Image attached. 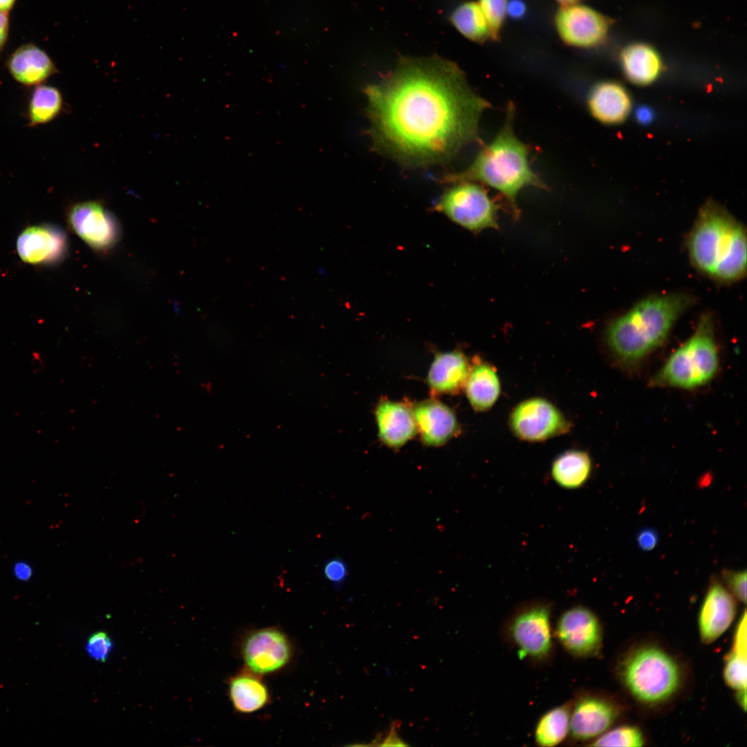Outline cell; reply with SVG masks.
<instances>
[{
  "label": "cell",
  "instance_id": "cell-23",
  "mask_svg": "<svg viewBox=\"0 0 747 747\" xmlns=\"http://www.w3.org/2000/svg\"><path fill=\"white\" fill-rule=\"evenodd\" d=\"M465 387L471 406L479 412L490 409L501 390L496 369L484 362H476L471 367Z\"/></svg>",
  "mask_w": 747,
  "mask_h": 747
},
{
  "label": "cell",
  "instance_id": "cell-9",
  "mask_svg": "<svg viewBox=\"0 0 747 747\" xmlns=\"http://www.w3.org/2000/svg\"><path fill=\"white\" fill-rule=\"evenodd\" d=\"M571 741H591L612 727L622 713L613 697L600 692L580 690L571 699Z\"/></svg>",
  "mask_w": 747,
  "mask_h": 747
},
{
  "label": "cell",
  "instance_id": "cell-36",
  "mask_svg": "<svg viewBox=\"0 0 747 747\" xmlns=\"http://www.w3.org/2000/svg\"><path fill=\"white\" fill-rule=\"evenodd\" d=\"M636 541L640 549L649 551L656 546L658 542V534L651 528L643 529L638 533Z\"/></svg>",
  "mask_w": 747,
  "mask_h": 747
},
{
  "label": "cell",
  "instance_id": "cell-30",
  "mask_svg": "<svg viewBox=\"0 0 747 747\" xmlns=\"http://www.w3.org/2000/svg\"><path fill=\"white\" fill-rule=\"evenodd\" d=\"M723 678L726 683L737 691L746 690V655L731 650L725 659Z\"/></svg>",
  "mask_w": 747,
  "mask_h": 747
},
{
  "label": "cell",
  "instance_id": "cell-24",
  "mask_svg": "<svg viewBox=\"0 0 747 747\" xmlns=\"http://www.w3.org/2000/svg\"><path fill=\"white\" fill-rule=\"evenodd\" d=\"M229 696L234 708L241 713H252L264 708L269 701V692L260 678L252 672H242L229 683Z\"/></svg>",
  "mask_w": 747,
  "mask_h": 747
},
{
  "label": "cell",
  "instance_id": "cell-12",
  "mask_svg": "<svg viewBox=\"0 0 747 747\" xmlns=\"http://www.w3.org/2000/svg\"><path fill=\"white\" fill-rule=\"evenodd\" d=\"M554 25L564 44L575 48H589L603 43L611 22L607 17L593 8L576 3L560 6L554 16Z\"/></svg>",
  "mask_w": 747,
  "mask_h": 747
},
{
  "label": "cell",
  "instance_id": "cell-28",
  "mask_svg": "<svg viewBox=\"0 0 747 747\" xmlns=\"http://www.w3.org/2000/svg\"><path fill=\"white\" fill-rule=\"evenodd\" d=\"M63 100L59 91L52 86L39 84L33 90L28 107L29 126L45 124L57 117Z\"/></svg>",
  "mask_w": 747,
  "mask_h": 747
},
{
  "label": "cell",
  "instance_id": "cell-18",
  "mask_svg": "<svg viewBox=\"0 0 747 747\" xmlns=\"http://www.w3.org/2000/svg\"><path fill=\"white\" fill-rule=\"evenodd\" d=\"M587 105L589 111L599 122L616 124L623 122L631 109V99L627 89L620 84L603 81L591 89Z\"/></svg>",
  "mask_w": 747,
  "mask_h": 747
},
{
  "label": "cell",
  "instance_id": "cell-15",
  "mask_svg": "<svg viewBox=\"0 0 747 747\" xmlns=\"http://www.w3.org/2000/svg\"><path fill=\"white\" fill-rule=\"evenodd\" d=\"M735 598L718 582H712L698 617L699 636L704 643L717 640L730 626L737 612Z\"/></svg>",
  "mask_w": 747,
  "mask_h": 747
},
{
  "label": "cell",
  "instance_id": "cell-40",
  "mask_svg": "<svg viewBox=\"0 0 747 747\" xmlns=\"http://www.w3.org/2000/svg\"><path fill=\"white\" fill-rule=\"evenodd\" d=\"M636 118L638 122L642 124H648L652 121L654 113L649 107L641 106L636 111Z\"/></svg>",
  "mask_w": 747,
  "mask_h": 747
},
{
  "label": "cell",
  "instance_id": "cell-6",
  "mask_svg": "<svg viewBox=\"0 0 747 747\" xmlns=\"http://www.w3.org/2000/svg\"><path fill=\"white\" fill-rule=\"evenodd\" d=\"M719 365L714 321L709 313L703 314L692 335L668 357L651 378L649 385L696 389L714 378Z\"/></svg>",
  "mask_w": 747,
  "mask_h": 747
},
{
  "label": "cell",
  "instance_id": "cell-17",
  "mask_svg": "<svg viewBox=\"0 0 747 747\" xmlns=\"http://www.w3.org/2000/svg\"><path fill=\"white\" fill-rule=\"evenodd\" d=\"M413 413L417 430L426 445H441L458 432L454 413L438 400L422 401L415 406Z\"/></svg>",
  "mask_w": 747,
  "mask_h": 747
},
{
  "label": "cell",
  "instance_id": "cell-7",
  "mask_svg": "<svg viewBox=\"0 0 747 747\" xmlns=\"http://www.w3.org/2000/svg\"><path fill=\"white\" fill-rule=\"evenodd\" d=\"M552 611L549 600H530L517 606L505 619L501 636L521 661L535 665L551 661L555 650Z\"/></svg>",
  "mask_w": 747,
  "mask_h": 747
},
{
  "label": "cell",
  "instance_id": "cell-16",
  "mask_svg": "<svg viewBox=\"0 0 747 747\" xmlns=\"http://www.w3.org/2000/svg\"><path fill=\"white\" fill-rule=\"evenodd\" d=\"M66 247L64 233L59 228L50 225L27 228L17 241V250L20 258L33 264L59 259L64 255Z\"/></svg>",
  "mask_w": 747,
  "mask_h": 747
},
{
  "label": "cell",
  "instance_id": "cell-42",
  "mask_svg": "<svg viewBox=\"0 0 747 747\" xmlns=\"http://www.w3.org/2000/svg\"><path fill=\"white\" fill-rule=\"evenodd\" d=\"M16 573L18 577L24 579L29 576L30 570L26 564H19L16 568Z\"/></svg>",
  "mask_w": 747,
  "mask_h": 747
},
{
  "label": "cell",
  "instance_id": "cell-19",
  "mask_svg": "<svg viewBox=\"0 0 747 747\" xmlns=\"http://www.w3.org/2000/svg\"><path fill=\"white\" fill-rule=\"evenodd\" d=\"M11 76L25 86L39 85L57 72L48 53L34 44H26L13 51L6 60Z\"/></svg>",
  "mask_w": 747,
  "mask_h": 747
},
{
  "label": "cell",
  "instance_id": "cell-2",
  "mask_svg": "<svg viewBox=\"0 0 747 747\" xmlns=\"http://www.w3.org/2000/svg\"><path fill=\"white\" fill-rule=\"evenodd\" d=\"M693 301L685 293L652 295L614 319L606 329L605 342L615 361L625 368L641 362L664 343Z\"/></svg>",
  "mask_w": 747,
  "mask_h": 747
},
{
  "label": "cell",
  "instance_id": "cell-3",
  "mask_svg": "<svg viewBox=\"0 0 747 747\" xmlns=\"http://www.w3.org/2000/svg\"><path fill=\"white\" fill-rule=\"evenodd\" d=\"M515 105H507L504 123L494 139L478 153L470 165L461 172L439 176L443 183L464 181L481 183L502 194L515 216H518L517 197L524 187L547 186L531 169L527 146L516 136L513 122Z\"/></svg>",
  "mask_w": 747,
  "mask_h": 747
},
{
  "label": "cell",
  "instance_id": "cell-25",
  "mask_svg": "<svg viewBox=\"0 0 747 747\" xmlns=\"http://www.w3.org/2000/svg\"><path fill=\"white\" fill-rule=\"evenodd\" d=\"M592 462L584 451L570 450L553 461L551 473L553 481L565 489L573 490L583 486L591 476Z\"/></svg>",
  "mask_w": 747,
  "mask_h": 747
},
{
  "label": "cell",
  "instance_id": "cell-26",
  "mask_svg": "<svg viewBox=\"0 0 747 747\" xmlns=\"http://www.w3.org/2000/svg\"><path fill=\"white\" fill-rule=\"evenodd\" d=\"M571 707L570 700L541 715L534 730V739L537 746H556L569 737Z\"/></svg>",
  "mask_w": 747,
  "mask_h": 747
},
{
  "label": "cell",
  "instance_id": "cell-27",
  "mask_svg": "<svg viewBox=\"0 0 747 747\" xmlns=\"http://www.w3.org/2000/svg\"><path fill=\"white\" fill-rule=\"evenodd\" d=\"M453 26L465 38L482 44L490 39L487 21L476 1H465L458 6L450 15Z\"/></svg>",
  "mask_w": 747,
  "mask_h": 747
},
{
  "label": "cell",
  "instance_id": "cell-20",
  "mask_svg": "<svg viewBox=\"0 0 747 747\" xmlns=\"http://www.w3.org/2000/svg\"><path fill=\"white\" fill-rule=\"evenodd\" d=\"M376 415L380 439L390 448L401 447L417 431L414 413L403 403L381 401Z\"/></svg>",
  "mask_w": 747,
  "mask_h": 747
},
{
  "label": "cell",
  "instance_id": "cell-43",
  "mask_svg": "<svg viewBox=\"0 0 747 747\" xmlns=\"http://www.w3.org/2000/svg\"><path fill=\"white\" fill-rule=\"evenodd\" d=\"M737 699L744 710L746 708V690L737 692Z\"/></svg>",
  "mask_w": 747,
  "mask_h": 747
},
{
  "label": "cell",
  "instance_id": "cell-41",
  "mask_svg": "<svg viewBox=\"0 0 747 747\" xmlns=\"http://www.w3.org/2000/svg\"><path fill=\"white\" fill-rule=\"evenodd\" d=\"M17 0H0V12L8 13L12 10Z\"/></svg>",
  "mask_w": 747,
  "mask_h": 747
},
{
  "label": "cell",
  "instance_id": "cell-39",
  "mask_svg": "<svg viewBox=\"0 0 747 747\" xmlns=\"http://www.w3.org/2000/svg\"><path fill=\"white\" fill-rule=\"evenodd\" d=\"M398 725L394 724L391 726L390 731L387 735L386 737L382 740V743L380 746H406L407 744L398 737V730L396 729Z\"/></svg>",
  "mask_w": 747,
  "mask_h": 747
},
{
  "label": "cell",
  "instance_id": "cell-35",
  "mask_svg": "<svg viewBox=\"0 0 747 747\" xmlns=\"http://www.w3.org/2000/svg\"><path fill=\"white\" fill-rule=\"evenodd\" d=\"M732 650L741 654L746 655L747 639L746 611H744V614L738 622L736 627Z\"/></svg>",
  "mask_w": 747,
  "mask_h": 747
},
{
  "label": "cell",
  "instance_id": "cell-13",
  "mask_svg": "<svg viewBox=\"0 0 747 747\" xmlns=\"http://www.w3.org/2000/svg\"><path fill=\"white\" fill-rule=\"evenodd\" d=\"M291 643L285 633L275 627L250 632L241 645V655L248 670L257 674L277 672L292 657Z\"/></svg>",
  "mask_w": 747,
  "mask_h": 747
},
{
  "label": "cell",
  "instance_id": "cell-22",
  "mask_svg": "<svg viewBox=\"0 0 747 747\" xmlns=\"http://www.w3.org/2000/svg\"><path fill=\"white\" fill-rule=\"evenodd\" d=\"M620 63L625 77L640 86L654 82L663 68L658 53L644 43H634L626 46L620 54Z\"/></svg>",
  "mask_w": 747,
  "mask_h": 747
},
{
  "label": "cell",
  "instance_id": "cell-37",
  "mask_svg": "<svg viewBox=\"0 0 747 747\" xmlns=\"http://www.w3.org/2000/svg\"><path fill=\"white\" fill-rule=\"evenodd\" d=\"M527 11V6L524 0H508L506 6L507 15L513 19L523 18Z\"/></svg>",
  "mask_w": 747,
  "mask_h": 747
},
{
  "label": "cell",
  "instance_id": "cell-32",
  "mask_svg": "<svg viewBox=\"0 0 747 747\" xmlns=\"http://www.w3.org/2000/svg\"><path fill=\"white\" fill-rule=\"evenodd\" d=\"M112 647V643L109 636L104 631L93 634L88 640L86 650L93 659L105 661Z\"/></svg>",
  "mask_w": 747,
  "mask_h": 747
},
{
  "label": "cell",
  "instance_id": "cell-21",
  "mask_svg": "<svg viewBox=\"0 0 747 747\" xmlns=\"http://www.w3.org/2000/svg\"><path fill=\"white\" fill-rule=\"evenodd\" d=\"M470 368L468 360L460 351L438 353L429 370L428 385L436 393H457L465 387Z\"/></svg>",
  "mask_w": 747,
  "mask_h": 747
},
{
  "label": "cell",
  "instance_id": "cell-34",
  "mask_svg": "<svg viewBox=\"0 0 747 747\" xmlns=\"http://www.w3.org/2000/svg\"><path fill=\"white\" fill-rule=\"evenodd\" d=\"M324 573L328 580L336 584L342 583L348 574L345 563L338 558L331 559L325 564Z\"/></svg>",
  "mask_w": 747,
  "mask_h": 747
},
{
  "label": "cell",
  "instance_id": "cell-8",
  "mask_svg": "<svg viewBox=\"0 0 747 747\" xmlns=\"http://www.w3.org/2000/svg\"><path fill=\"white\" fill-rule=\"evenodd\" d=\"M436 208L471 231L498 228L499 205L486 189L475 182L454 183L441 196Z\"/></svg>",
  "mask_w": 747,
  "mask_h": 747
},
{
  "label": "cell",
  "instance_id": "cell-38",
  "mask_svg": "<svg viewBox=\"0 0 747 747\" xmlns=\"http://www.w3.org/2000/svg\"><path fill=\"white\" fill-rule=\"evenodd\" d=\"M9 27L8 14L0 12V53L6 45L9 35Z\"/></svg>",
  "mask_w": 747,
  "mask_h": 747
},
{
  "label": "cell",
  "instance_id": "cell-11",
  "mask_svg": "<svg viewBox=\"0 0 747 747\" xmlns=\"http://www.w3.org/2000/svg\"><path fill=\"white\" fill-rule=\"evenodd\" d=\"M511 431L521 440L538 442L564 434L571 424L551 402L531 398L517 405L510 413Z\"/></svg>",
  "mask_w": 747,
  "mask_h": 747
},
{
  "label": "cell",
  "instance_id": "cell-1",
  "mask_svg": "<svg viewBox=\"0 0 747 747\" xmlns=\"http://www.w3.org/2000/svg\"><path fill=\"white\" fill-rule=\"evenodd\" d=\"M364 93L373 149L405 168L445 165L465 147L482 144L479 122L491 104L454 62L400 57Z\"/></svg>",
  "mask_w": 747,
  "mask_h": 747
},
{
  "label": "cell",
  "instance_id": "cell-44",
  "mask_svg": "<svg viewBox=\"0 0 747 747\" xmlns=\"http://www.w3.org/2000/svg\"><path fill=\"white\" fill-rule=\"evenodd\" d=\"M560 6H569L573 4L579 3L582 0H555Z\"/></svg>",
  "mask_w": 747,
  "mask_h": 747
},
{
  "label": "cell",
  "instance_id": "cell-4",
  "mask_svg": "<svg viewBox=\"0 0 747 747\" xmlns=\"http://www.w3.org/2000/svg\"><path fill=\"white\" fill-rule=\"evenodd\" d=\"M745 227L722 205L709 200L699 210L687 238L692 264L714 282L730 284L746 273Z\"/></svg>",
  "mask_w": 747,
  "mask_h": 747
},
{
  "label": "cell",
  "instance_id": "cell-14",
  "mask_svg": "<svg viewBox=\"0 0 747 747\" xmlns=\"http://www.w3.org/2000/svg\"><path fill=\"white\" fill-rule=\"evenodd\" d=\"M68 219L73 231L95 249H108L118 237L116 219L98 203L84 202L74 205Z\"/></svg>",
  "mask_w": 747,
  "mask_h": 747
},
{
  "label": "cell",
  "instance_id": "cell-31",
  "mask_svg": "<svg viewBox=\"0 0 747 747\" xmlns=\"http://www.w3.org/2000/svg\"><path fill=\"white\" fill-rule=\"evenodd\" d=\"M508 0H479L478 3L487 21L490 40L497 42L500 39L501 29L507 16Z\"/></svg>",
  "mask_w": 747,
  "mask_h": 747
},
{
  "label": "cell",
  "instance_id": "cell-5",
  "mask_svg": "<svg viewBox=\"0 0 747 747\" xmlns=\"http://www.w3.org/2000/svg\"><path fill=\"white\" fill-rule=\"evenodd\" d=\"M618 680L638 703L648 707L662 706L681 691L684 671L675 656L656 643L631 647L616 666Z\"/></svg>",
  "mask_w": 747,
  "mask_h": 747
},
{
  "label": "cell",
  "instance_id": "cell-10",
  "mask_svg": "<svg viewBox=\"0 0 747 747\" xmlns=\"http://www.w3.org/2000/svg\"><path fill=\"white\" fill-rule=\"evenodd\" d=\"M554 635L564 651L575 658H594L601 653L602 625L596 614L583 605L571 607L561 614Z\"/></svg>",
  "mask_w": 747,
  "mask_h": 747
},
{
  "label": "cell",
  "instance_id": "cell-29",
  "mask_svg": "<svg viewBox=\"0 0 747 747\" xmlns=\"http://www.w3.org/2000/svg\"><path fill=\"white\" fill-rule=\"evenodd\" d=\"M645 741L643 731L636 726L622 725L610 728L588 744L591 746L638 747Z\"/></svg>",
  "mask_w": 747,
  "mask_h": 747
},
{
  "label": "cell",
  "instance_id": "cell-33",
  "mask_svg": "<svg viewBox=\"0 0 747 747\" xmlns=\"http://www.w3.org/2000/svg\"><path fill=\"white\" fill-rule=\"evenodd\" d=\"M723 577L728 587V591L738 600L746 602V571H726Z\"/></svg>",
  "mask_w": 747,
  "mask_h": 747
}]
</instances>
